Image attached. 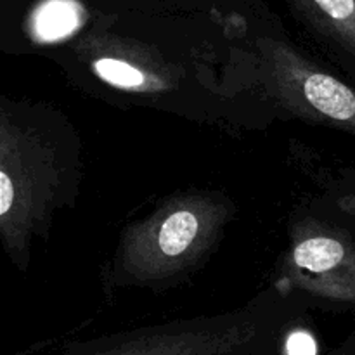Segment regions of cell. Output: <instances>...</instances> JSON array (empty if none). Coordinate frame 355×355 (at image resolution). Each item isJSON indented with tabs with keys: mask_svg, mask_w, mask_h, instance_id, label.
<instances>
[{
	"mask_svg": "<svg viewBox=\"0 0 355 355\" xmlns=\"http://www.w3.org/2000/svg\"><path fill=\"white\" fill-rule=\"evenodd\" d=\"M234 215L236 205L220 191L172 194L121 231L106 286L151 291L177 286L207 262Z\"/></svg>",
	"mask_w": 355,
	"mask_h": 355,
	"instance_id": "3",
	"label": "cell"
},
{
	"mask_svg": "<svg viewBox=\"0 0 355 355\" xmlns=\"http://www.w3.org/2000/svg\"><path fill=\"white\" fill-rule=\"evenodd\" d=\"M277 279L314 305L355 311V236L326 218L297 215Z\"/></svg>",
	"mask_w": 355,
	"mask_h": 355,
	"instance_id": "4",
	"label": "cell"
},
{
	"mask_svg": "<svg viewBox=\"0 0 355 355\" xmlns=\"http://www.w3.org/2000/svg\"><path fill=\"white\" fill-rule=\"evenodd\" d=\"M312 307L277 279L232 311L75 340L55 355H284Z\"/></svg>",
	"mask_w": 355,
	"mask_h": 355,
	"instance_id": "2",
	"label": "cell"
},
{
	"mask_svg": "<svg viewBox=\"0 0 355 355\" xmlns=\"http://www.w3.org/2000/svg\"><path fill=\"white\" fill-rule=\"evenodd\" d=\"M80 51H87L90 69L103 82L135 94L165 92L173 87V69L159 64L141 45H127L90 37Z\"/></svg>",
	"mask_w": 355,
	"mask_h": 355,
	"instance_id": "6",
	"label": "cell"
},
{
	"mask_svg": "<svg viewBox=\"0 0 355 355\" xmlns=\"http://www.w3.org/2000/svg\"><path fill=\"white\" fill-rule=\"evenodd\" d=\"M321 355H355V331L350 333L347 338H343L338 345L331 347Z\"/></svg>",
	"mask_w": 355,
	"mask_h": 355,
	"instance_id": "8",
	"label": "cell"
},
{
	"mask_svg": "<svg viewBox=\"0 0 355 355\" xmlns=\"http://www.w3.org/2000/svg\"><path fill=\"white\" fill-rule=\"evenodd\" d=\"M262 82L270 99L293 116L355 135V89L283 38L257 40Z\"/></svg>",
	"mask_w": 355,
	"mask_h": 355,
	"instance_id": "5",
	"label": "cell"
},
{
	"mask_svg": "<svg viewBox=\"0 0 355 355\" xmlns=\"http://www.w3.org/2000/svg\"><path fill=\"white\" fill-rule=\"evenodd\" d=\"M82 180V146L55 107L0 101V239L21 272L35 239L47 238L55 214L73 203Z\"/></svg>",
	"mask_w": 355,
	"mask_h": 355,
	"instance_id": "1",
	"label": "cell"
},
{
	"mask_svg": "<svg viewBox=\"0 0 355 355\" xmlns=\"http://www.w3.org/2000/svg\"><path fill=\"white\" fill-rule=\"evenodd\" d=\"M309 28L355 59V0H291Z\"/></svg>",
	"mask_w": 355,
	"mask_h": 355,
	"instance_id": "7",
	"label": "cell"
}]
</instances>
